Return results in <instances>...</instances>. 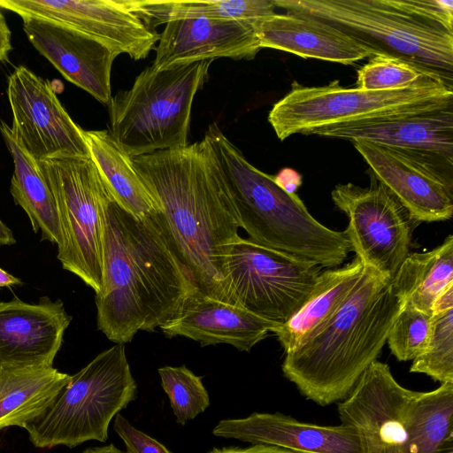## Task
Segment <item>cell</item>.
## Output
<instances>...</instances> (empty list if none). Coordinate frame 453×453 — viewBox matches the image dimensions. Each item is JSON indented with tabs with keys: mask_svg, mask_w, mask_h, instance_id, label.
<instances>
[{
	"mask_svg": "<svg viewBox=\"0 0 453 453\" xmlns=\"http://www.w3.org/2000/svg\"><path fill=\"white\" fill-rule=\"evenodd\" d=\"M157 201L155 219L196 290L222 300L225 263L240 223L227 180L208 142L133 157Z\"/></svg>",
	"mask_w": 453,
	"mask_h": 453,
	"instance_id": "6da1fadb",
	"label": "cell"
},
{
	"mask_svg": "<svg viewBox=\"0 0 453 453\" xmlns=\"http://www.w3.org/2000/svg\"><path fill=\"white\" fill-rule=\"evenodd\" d=\"M154 215L138 219L114 198L106 208L103 285L95 299L97 328L115 343L169 322L197 291Z\"/></svg>",
	"mask_w": 453,
	"mask_h": 453,
	"instance_id": "7a4b0ae2",
	"label": "cell"
},
{
	"mask_svg": "<svg viewBox=\"0 0 453 453\" xmlns=\"http://www.w3.org/2000/svg\"><path fill=\"white\" fill-rule=\"evenodd\" d=\"M391 280L365 266L333 318L305 343L285 353L284 376L321 406L343 400L377 359L403 307Z\"/></svg>",
	"mask_w": 453,
	"mask_h": 453,
	"instance_id": "3957f363",
	"label": "cell"
},
{
	"mask_svg": "<svg viewBox=\"0 0 453 453\" xmlns=\"http://www.w3.org/2000/svg\"><path fill=\"white\" fill-rule=\"evenodd\" d=\"M343 31L374 55L405 61L453 90L452 0H274Z\"/></svg>",
	"mask_w": 453,
	"mask_h": 453,
	"instance_id": "277c9868",
	"label": "cell"
},
{
	"mask_svg": "<svg viewBox=\"0 0 453 453\" xmlns=\"http://www.w3.org/2000/svg\"><path fill=\"white\" fill-rule=\"evenodd\" d=\"M203 138L226 175L240 227L250 240L319 267L335 268L345 261L351 251L345 231L315 219L296 193L253 166L216 123Z\"/></svg>",
	"mask_w": 453,
	"mask_h": 453,
	"instance_id": "5b68a950",
	"label": "cell"
},
{
	"mask_svg": "<svg viewBox=\"0 0 453 453\" xmlns=\"http://www.w3.org/2000/svg\"><path fill=\"white\" fill-rule=\"evenodd\" d=\"M211 62L143 69L129 89L119 91L107 104L109 132L116 142L131 157L188 145L192 104Z\"/></svg>",
	"mask_w": 453,
	"mask_h": 453,
	"instance_id": "8992f818",
	"label": "cell"
},
{
	"mask_svg": "<svg viewBox=\"0 0 453 453\" xmlns=\"http://www.w3.org/2000/svg\"><path fill=\"white\" fill-rule=\"evenodd\" d=\"M136 397L125 345L116 343L70 376L49 408L24 428L37 448L104 442L111 419Z\"/></svg>",
	"mask_w": 453,
	"mask_h": 453,
	"instance_id": "52a82bcc",
	"label": "cell"
},
{
	"mask_svg": "<svg viewBox=\"0 0 453 453\" xmlns=\"http://www.w3.org/2000/svg\"><path fill=\"white\" fill-rule=\"evenodd\" d=\"M38 164L59 216L63 244L57 258L96 295L103 285L105 211L113 196L90 156Z\"/></svg>",
	"mask_w": 453,
	"mask_h": 453,
	"instance_id": "ba28073f",
	"label": "cell"
},
{
	"mask_svg": "<svg viewBox=\"0 0 453 453\" xmlns=\"http://www.w3.org/2000/svg\"><path fill=\"white\" fill-rule=\"evenodd\" d=\"M453 102V90L428 77L410 87L364 91L346 88L338 81L324 86L292 84L290 91L268 114L279 140L296 134H309L332 125Z\"/></svg>",
	"mask_w": 453,
	"mask_h": 453,
	"instance_id": "9c48e42d",
	"label": "cell"
},
{
	"mask_svg": "<svg viewBox=\"0 0 453 453\" xmlns=\"http://www.w3.org/2000/svg\"><path fill=\"white\" fill-rule=\"evenodd\" d=\"M321 267L242 237L226 256L223 301L282 325L303 305Z\"/></svg>",
	"mask_w": 453,
	"mask_h": 453,
	"instance_id": "30bf717a",
	"label": "cell"
},
{
	"mask_svg": "<svg viewBox=\"0 0 453 453\" xmlns=\"http://www.w3.org/2000/svg\"><path fill=\"white\" fill-rule=\"evenodd\" d=\"M370 185L338 184L331 192L336 207L346 214L345 233L351 251L365 266L392 280L410 254L416 225L395 195L369 172Z\"/></svg>",
	"mask_w": 453,
	"mask_h": 453,
	"instance_id": "8fae6325",
	"label": "cell"
},
{
	"mask_svg": "<svg viewBox=\"0 0 453 453\" xmlns=\"http://www.w3.org/2000/svg\"><path fill=\"white\" fill-rule=\"evenodd\" d=\"M309 134L383 145L453 177V102L335 124Z\"/></svg>",
	"mask_w": 453,
	"mask_h": 453,
	"instance_id": "7c38bea8",
	"label": "cell"
},
{
	"mask_svg": "<svg viewBox=\"0 0 453 453\" xmlns=\"http://www.w3.org/2000/svg\"><path fill=\"white\" fill-rule=\"evenodd\" d=\"M7 96L12 134L36 161L89 156L83 129L72 119L47 80L19 65L8 77Z\"/></svg>",
	"mask_w": 453,
	"mask_h": 453,
	"instance_id": "4fadbf2b",
	"label": "cell"
},
{
	"mask_svg": "<svg viewBox=\"0 0 453 453\" xmlns=\"http://www.w3.org/2000/svg\"><path fill=\"white\" fill-rule=\"evenodd\" d=\"M414 394L396 381L387 364L376 359L339 403L341 424L357 431L363 453H407Z\"/></svg>",
	"mask_w": 453,
	"mask_h": 453,
	"instance_id": "5bb4252c",
	"label": "cell"
},
{
	"mask_svg": "<svg viewBox=\"0 0 453 453\" xmlns=\"http://www.w3.org/2000/svg\"><path fill=\"white\" fill-rule=\"evenodd\" d=\"M0 8L59 22L134 60L146 58L159 40L126 0H0Z\"/></svg>",
	"mask_w": 453,
	"mask_h": 453,
	"instance_id": "9a60e30c",
	"label": "cell"
},
{
	"mask_svg": "<svg viewBox=\"0 0 453 453\" xmlns=\"http://www.w3.org/2000/svg\"><path fill=\"white\" fill-rule=\"evenodd\" d=\"M352 143L370 172L395 195L415 222L451 219L453 177L386 146L362 140Z\"/></svg>",
	"mask_w": 453,
	"mask_h": 453,
	"instance_id": "2e32d148",
	"label": "cell"
},
{
	"mask_svg": "<svg viewBox=\"0 0 453 453\" xmlns=\"http://www.w3.org/2000/svg\"><path fill=\"white\" fill-rule=\"evenodd\" d=\"M71 321L60 299L0 302V372L52 366Z\"/></svg>",
	"mask_w": 453,
	"mask_h": 453,
	"instance_id": "e0dca14e",
	"label": "cell"
},
{
	"mask_svg": "<svg viewBox=\"0 0 453 453\" xmlns=\"http://www.w3.org/2000/svg\"><path fill=\"white\" fill-rule=\"evenodd\" d=\"M23 30L35 50L65 80L102 104L111 98V74L118 55L96 40L59 22L22 16Z\"/></svg>",
	"mask_w": 453,
	"mask_h": 453,
	"instance_id": "ac0fdd59",
	"label": "cell"
},
{
	"mask_svg": "<svg viewBox=\"0 0 453 453\" xmlns=\"http://www.w3.org/2000/svg\"><path fill=\"white\" fill-rule=\"evenodd\" d=\"M253 22L207 18L171 20L159 35L152 66L163 70L221 58L252 59L261 50Z\"/></svg>",
	"mask_w": 453,
	"mask_h": 453,
	"instance_id": "d6986e66",
	"label": "cell"
},
{
	"mask_svg": "<svg viewBox=\"0 0 453 453\" xmlns=\"http://www.w3.org/2000/svg\"><path fill=\"white\" fill-rule=\"evenodd\" d=\"M212 434L298 453H363L360 438L349 426L301 422L279 412H254L242 418L222 419Z\"/></svg>",
	"mask_w": 453,
	"mask_h": 453,
	"instance_id": "ffe728a7",
	"label": "cell"
},
{
	"mask_svg": "<svg viewBox=\"0 0 453 453\" xmlns=\"http://www.w3.org/2000/svg\"><path fill=\"white\" fill-rule=\"evenodd\" d=\"M278 326L237 304L196 291L160 329L168 337L184 336L202 346L226 343L249 352Z\"/></svg>",
	"mask_w": 453,
	"mask_h": 453,
	"instance_id": "44dd1931",
	"label": "cell"
},
{
	"mask_svg": "<svg viewBox=\"0 0 453 453\" xmlns=\"http://www.w3.org/2000/svg\"><path fill=\"white\" fill-rule=\"evenodd\" d=\"M261 49L269 48L342 65L374 56L372 50L335 27L312 17L273 13L253 22Z\"/></svg>",
	"mask_w": 453,
	"mask_h": 453,
	"instance_id": "7402d4cb",
	"label": "cell"
},
{
	"mask_svg": "<svg viewBox=\"0 0 453 453\" xmlns=\"http://www.w3.org/2000/svg\"><path fill=\"white\" fill-rule=\"evenodd\" d=\"M365 265L356 257L337 268L320 272L300 309L272 332L285 353L305 343L333 318L359 281Z\"/></svg>",
	"mask_w": 453,
	"mask_h": 453,
	"instance_id": "603a6c76",
	"label": "cell"
},
{
	"mask_svg": "<svg viewBox=\"0 0 453 453\" xmlns=\"http://www.w3.org/2000/svg\"><path fill=\"white\" fill-rule=\"evenodd\" d=\"M0 132L12 157L14 171L10 192L17 205L28 216L33 231L41 230L42 240L63 244V236L55 198L40 169L32 157L13 138L11 127L0 122Z\"/></svg>",
	"mask_w": 453,
	"mask_h": 453,
	"instance_id": "cb8c5ba5",
	"label": "cell"
},
{
	"mask_svg": "<svg viewBox=\"0 0 453 453\" xmlns=\"http://www.w3.org/2000/svg\"><path fill=\"white\" fill-rule=\"evenodd\" d=\"M89 156L117 203L138 219L158 213L159 206L133 165L131 157L108 130H83Z\"/></svg>",
	"mask_w": 453,
	"mask_h": 453,
	"instance_id": "d4e9b609",
	"label": "cell"
},
{
	"mask_svg": "<svg viewBox=\"0 0 453 453\" xmlns=\"http://www.w3.org/2000/svg\"><path fill=\"white\" fill-rule=\"evenodd\" d=\"M70 376L53 366L0 372V430L24 428L41 416Z\"/></svg>",
	"mask_w": 453,
	"mask_h": 453,
	"instance_id": "484cf974",
	"label": "cell"
},
{
	"mask_svg": "<svg viewBox=\"0 0 453 453\" xmlns=\"http://www.w3.org/2000/svg\"><path fill=\"white\" fill-rule=\"evenodd\" d=\"M391 285L403 304L432 315L440 295L453 284V237L426 252L410 253Z\"/></svg>",
	"mask_w": 453,
	"mask_h": 453,
	"instance_id": "4316f807",
	"label": "cell"
},
{
	"mask_svg": "<svg viewBox=\"0 0 453 453\" xmlns=\"http://www.w3.org/2000/svg\"><path fill=\"white\" fill-rule=\"evenodd\" d=\"M151 28L180 19L207 18L255 21L275 13L274 0L154 1L126 0Z\"/></svg>",
	"mask_w": 453,
	"mask_h": 453,
	"instance_id": "83f0119b",
	"label": "cell"
},
{
	"mask_svg": "<svg viewBox=\"0 0 453 453\" xmlns=\"http://www.w3.org/2000/svg\"><path fill=\"white\" fill-rule=\"evenodd\" d=\"M408 434L407 453H436L453 436V382L427 392L415 391Z\"/></svg>",
	"mask_w": 453,
	"mask_h": 453,
	"instance_id": "f1b7e54d",
	"label": "cell"
},
{
	"mask_svg": "<svg viewBox=\"0 0 453 453\" xmlns=\"http://www.w3.org/2000/svg\"><path fill=\"white\" fill-rule=\"evenodd\" d=\"M410 372L424 373L441 384L453 382V284L434 303L426 347L412 360Z\"/></svg>",
	"mask_w": 453,
	"mask_h": 453,
	"instance_id": "f546056e",
	"label": "cell"
},
{
	"mask_svg": "<svg viewBox=\"0 0 453 453\" xmlns=\"http://www.w3.org/2000/svg\"><path fill=\"white\" fill-rule=\"evenodd\" d=\"M161 385L169 396L176 421L185 425L203 412L210 405V398L202 377L185 365L164 366L158 369Z\"/></svg>",
	"mask_w": 453,
	"mask_h": 453,
	"instance_id": "4dcf8cb0",
	"label": "cell"
},
{
	"mask_svg": "<svg viewBox=\"0 0 453 453\" xmlns=\"http://www.w3.org/2000/svg\"><path fill=\"white\" fill-rule=\"evenodd\" d=\"M423 77L427 76L405 61L374 55L357 69L356 88L364 91L394 90L410 87Z\"/></svg>",
	"mask_w": 453,
	"mask_h": 453,
	"instance_id": "1f68e13d",
	"label": "cell"
},
{
	"mask_svg": "<svg viewBox=\"0 0 453 453\" xmlns=\"http://www.w3.org/2000/svg\"><path fill=\"white\" fill-rule=\"evenodd\" d=\"M432 315L403 304L387 338L391 353L399 361H412L425 350Z\"/></svg>",
	"mask_w": 453,
	"mask_h": 453,
	"instance_id": "d6a6232c",
	"label": "cell"
},
{
	"mask_svg": "<svg viewBox=\"0 0 453 453\" xmlns=\"http://www.w3.org/2000/svg\"><path fill=\"white\" fill-rule=\"evenodd\" d=\"M113 429L124 441L127 453H171L162 443L134 427L119 413L115 416Z\"/></svg>",
	"mask_w": 453,
	"mask_h": 453,
	"instance_id": "836d02e7",
	"label": "cell"
},
{
	"mask_svg": "<svg viewBox=\"0 0 453 453\" xmlns=\"http://www.w3.org/2000/svg\"><path fill=\"white\" fill-rule=\"evenodd\" d=\"M274 177L275 182L285 191L296 193V190L302 184L301 174L289 167L281 169Z\"/></svg>",
	"mask_w": 453,
	"mask_h": 453,
	"instance_id": "e575fe53",
	"label": "cell"
},
{
	"mask_svg": "<svg viewBox=\"0 0 453 453\" xmlns=\"http://www.w3.org/2000/svg\"><path fill=\"white\" fill-rule=\"evenodd\" d=\"M208 453H298L277 447L254 444L248 448L227 447L213 449Z\"/></svg>",
	"mask_w": 453,
	"mask_h": 453,
	"instance_id": "d590c367",
	"label": "cell"
},
{
	"mask_svg": "<svg viewBox=\"0 0 453 453\" xmlns=\"http://www.w3.org/2000/svg\"><path fill=\"white\" fill-rule=\"evenodd\" d=\"M11 35V30L0 8V65L8 60L9 54L12 50Z\"/></svg>",
	"mask_w": 453,
	"mask_h": 453,
	"instance_id": "8d00e7d4",
	"label": "cell"
},
{
	"mask_svg": "<svg viewBox=\"0 0 453 453\" xmlns=\"http://www.w3.org/2000/svg\"><path fill=\"white\" fill-rule=\"evenodd\" d=\"M16 239L11 228L0 219V246L13 245Z\"/></svg>",
	"mask_w": 453,
	"mask_h": 453,
	"instance_id": "74e56055",
	"label": "cell"
},
{
	"mask_svg": "<svg viewBox=\"0 0 453 453\" xmlns=\"http://www.w3.org/2000/svg\"><path fill=\"white\" fill-rule=\"evenodd\" d=\"M16 285H22L21 280L0 268V289Z\"/></svg>",
	"mask_w": 453,
	"mask_h": 453,
	"instance_id": "f35d334b",
	"label": "cell"
},
{
	"mask_svg": "<svg viewBox=\"0 0 453 453\" xmlns=\"http://www.w3.org/2000/svg\"><path fill=\"white\" fill-rule=\"evenodd\" d=\"M83 453H124L123 451L117 449L113 444H110L103 447H95L86 449Z\"/></svg>",
	"mask_w": 453,
	"mask_h": 453,
	"instance_id": "ab89813d",
	"label": "cell"
},
{
	"mask_svg": "<svg viewBox=\"0 0 453 453\" xmlns=\"http://www.w3.org/2000/svg\"><path fill=\"white\" fill-rule=\"evenodd\" d=\"M436 453H453V436H450Z\"/></svg>",
	"mask_w": 453,
	"mask_h": 453,
	"instance_id": "60d3db41",
	"label": "cell"
}]
</instances>
